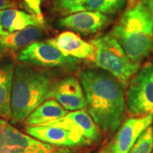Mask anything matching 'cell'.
Wrapping results in <instances>:
<instances>
[{
  "label": "cell",
  "instance_id": "1",
  "mask_svg": "<svg viewBox=\"0 0 153 153\" xmlns=\"http://www.w3.org/2000/svg\"><path fill=\"white\" fill-rule=\"evenodd\" d=\"M88 111L99 128L112 134L124 117L126 99L123 84L106 71L87 69L79 74Z\"/></svg>",
  "mask_w": 153,
  "mask_h": 153
},
{
  "label": "cell",
  "instance_id": "2",
  "mask_svg": "<svg viewBox=\"0 0 153 153\" xmlns=\"http://www.w3.org/2000/svg\"><path fill=\"white\" fill-rule=\"evenodd\" d=\"M48 72L26 63L16 65L11 93V120L21 123L47 99L55 87Z\"/></svg>",
  "mask_w": 153,
  "mask_h": 153
},
{
  "label": "cell",
  "instance_id": "3",
  "mask_svg": "<svg viewBox=\"0 0 153 153\" xmlns=\"http://www.w3.org/2000/svg\"><path fill=\"white\" fill-rule=\"evenodd\" d=\"M110 33L134 63L140 65L152 52L153 16L142 4L126 10Z\"/></svg>",
  "mask_w": 153,
  "mask_h": 153
},
{
  "label": "cell",
  "instance_id": "4",
  "mask_svg": "<svg viewBox=\"0 0 153 153\" xmlns=\"http://www.w3.org/2000/svg\"><path fill=\"white\" fill-rule=\"evenodd\" d=\"M95 49V63L126 85L140 69L139 64L128 59L117 39L111 34L99 36L91 41Z\"/></svg>",
  "mask_w": 153,
  "mask_h": 153
},
{
  "label": "cell",
  "instance_id": "5",
  "mask_svg": "<svg viewBox=\"0 0 153 153\" xmlns=\"http://www.w3.org/2000/svg\"><path fill=\"white\" fill-rule=\"evenodd\" d=\"M126 108L133 117L153 115V61L132 79L126 94Z\"/></svg>",
  "mask_w": 153,
  "mask_h": 153
},
{
  "label": "cell",
  "instance_id": "6",
  "mask_svg": "<svg viewBox=\"0 0 153 153\" xmlns=\"http://www.w3.org/2000/svg\"><path fill=\"white\" fill-rule=\"evenodd\" d=\"M22 63L39 67L72 68L77 64V59L64 55L49 42L37 41L22 49L17 55Z\"/></svg>",
  "mask_w": 153,
  "mask_h": 153
},
{
  "label": "cell",
  "instance_id": "7",
  "mask_svg": "<svg viewBox=\"0 0 153 153\" xmlns=\"http://www.w3.org/2000/svg\"><path fill=\"white\" fill-rule=\"evenodd\" d=\"M1 153H61V151L23 134L8 123Z\"/></svg>",
  "mask_w": 153,
  "mask_h": 153
},
{
  "label": "cell",
  "instance_id": "8",
  "mask_svg": "<svg viewBox=\"0 0 153 153\" xmlns=\"http://www.w3.org/2000/svg\"><path fill=\"white\" fill-rule=\"evenodd\" d=\"M153 115L133 117L123 123L117 132L108 153H128L143 131L152 125Z\"/></svg>",
  "mask_w": 153,
  "mask_h": 153
},
{
  "label": "cell",
  "instance_id": "9",
  "mask_svg": "<svg viewBox=\"0 0 153 153\" xmlns=\"http://www.w3.org/2000/svg\"><path fill=\"white\" fill-rule=\"evenodd\" d=\"M26 133L42 142L56 146H76L88 144L82 135L58 126H27Z\"/></svg>",
  "mask_w": 153,
  "mask_h": 153
},
{
  "label": "cell",
  "instance_id": "10",
  "mask_svg": "<svg viewBox=\"0 0 153 153\" xmlns=\"http://www.w3.org/2000/svg\"><path fill=\"white\" fill-rule=\"evenodd\" d=\"M52 97L67 111L82 110L87 105L82 84L75 76H66L56 82Z\"/></svg>",
  "mask_w": 153,
  "mask_h": 153
},
{
  "label": "cell",
  "instance_id": "11",
  "mask_svg": "<svg viewBox=\"0 0 153 153\" xmlns=\"http://www.w3.org/2000/svg\"><path fill=\"white\" fill-rule=\"evenodd\" d=\"M44 125L58 126L71 130L84 137L88 143L98 140L100 136L97 124L90 115L83 110L73 111L60 119L50 122Z\"/></svg>",
  "mask_w": 153,
  "mask_h": 153
},
{
  "label": "cell",
  "instance_id": "12",
  "mask_svg": "<svg viewBox=\"0 0 153 153\" xmlns=\"http://www.w3.org/2000/svg\"><path fill=\"white\" fill-rule=\"evenodd\" d=\"M106 15L95 11L82 10L73 13L60 19L58 25L60 27L69 28L82 34H94L104 28L109 22Z\"/></svg>",
  "mask_w": 153,
  "mask_h": 153
},
{
  "label": "cell",
  "instance_id": "13",
  "mask_svg": "<svg viewBox=\"0 0 153 153\" xmlns=\"http://www.w3.org/2000/svg\"><path fill=\"white\" fill-rule=\"evenodd\" d=\"M48 42L64 55L76 59H90L95 54L93 44L82 40L72 32H64Z\"/></svg>",
  "mask_w": 153,
  "mask_h": 153
},
{
  "label": "cell",
  "instance_id": "14",
  "mask_svg": "<svg viewBox=\"0 0 153 153\" xmlns=\"http://www.w3.org/2000/svg\"><path fill=\"white\" fill-rule=\"evenodd\" d=\"M16 63L11 59L0 60V118L11 120V93Z\"/></svg>",
  "mask_w": 153,
  "mask_h": 153
},
{
  "label": "cell",
  "instance_id": "15",
  "mask_svg": "<svg viewBox=\"0 0 153 153\" xmlns=\"http://www.w3.org/2000/svg\"><path fill=\"white\" fill-rule=\"evenodd\" d=\"M44 33L40 27H29L21 31L8 33L0 38V52L23 49L39 40Z\"/></svg>",
  "mask_w": 153,
  "mask_h": 153
},
{
  "label": "cell",
  "instance_id": "16",
  "mask_svg": "<svg viewBox=\"0 0 153 153\" xmlns=\"http://www.w3.org/2000/svg\"><path fill=\"white\" fill-rule=\"evenodd\" d=\"M0 21L4 29L9 33L21 31L29 27H40L44 23L34 15H30L15 8L0 10Z\"/></svg>",
  "mask_w": 153,
  "mask_h": 153
},
{
  "label": "cell",
  "instance_id": "17",
  "mask_svg": "<svg viewBox=\"0 0 153 153\" xmlns=\"http://www.w3.org/2000/svg\"><path fill=\"white\" fill-rule=\"evenodd\" d=\"M66 114L67 110L57 100H49L34 110L26 118L25 123L27 126L44 125L50 122L58 120Z\"/></svg>",
  "mask_w": 153,
  "mask_h": 153
},
{
  "label": "cell",
  "instance_id": "18",
  "mask_svg": "<svg viewBox=\"0 0 153 153\" xmlns=\"http://www.w3.org/2000/svg\"><path fill=\"white\" fill-rule=\"evenodd\" d=\"M126 3L127 0H86L82 5V10L112 15L123 10Z\"/></svg>",
  "mask_w": 153,
  "mask_h": 153
},
{
  "label": "cell",
  "instance_id": "19",
  "mask_svg": "<svg viewBox=\"0 0 153 153\" xmlns=\"http://www.w3.org/2000/svg\"><path fill=\"white\" fill-rule=\"evenodd\" d=\"M153 151V127L149 126L139 136L128 153H152Z\"/></svg>",
  "mask_w": 153,
  "mask_h": 153
},
{
  "label": "cell",
  "instance_id": "20",
  "mask_svg": "<svg viewBox=\"0 0 153 153\" xmlns=\"http://www.w3.org/2000/svg\"><path fill=\"white\" fill-rule=\"evenodd\" d=\"M86 0H54L55 7L60 12L73 14L82 10V5Z\"/></svg>",
  "mask_w": 153,
  "mask_h": 153
},
{
  "label": "cell",
  "instance_id": "21",
  "mask_svg": "<svg viewBox=\"0 0 153 153\" xmlns=\"http://www.w3.org/2000/svg\"><path fill=\"white\" fill-rule=\"evenodd\" d=\"M23 1L30 9V10L33 12V15L38 18L41 22H44V17H43V13L41 10L42 0H23Z\"/></svg>",
  "mask_w": 153,
  "mask_h": 153
},
{
  "label": "cell",
  "instance_id": "22",
  "mask_svg": "<svg viewBox=\"0 0 153 153\" xmlns=\"http://www.w3.org/2000/svg\"><path fill=\"white\" fill-rule=\"evenodd\" d=\"M15 7H16V4L13 0H0V10L12 9Z\"/></svg>",
  "mask_w": 153,
  "mask_h": 153
},
{
  "label": "cell",
  "instance_id": "23",
  "mask_svg": "<svg viewBox=\"0 0 153 153\" xmlns=\"http://www.w3.org/2000/svg\"><path fill=\"white\" fill-rule=\"evenodd\" d=\"M141 4L153 16V0H142Z\"/></svg>",
  "mask_w": 153,
  "mask_h": 153
},
{
  "label": "cell",
  "instance_id": "24",
  "mask_svg": "<svg viewBox=\"0 0 153 153\" xmlns=\"http://www.w3.org/2000/svg\"><path fill=\"white\" fill-rule=\"evenodd\" d=\"M8 33H8V32H6L5 30L4 29L3 26H2V24H1V21H0V38H2L3 37L6 36Z\"/></svg>",
  "mask_w": 153,
  "mask_h": 153
}]
</instances>
